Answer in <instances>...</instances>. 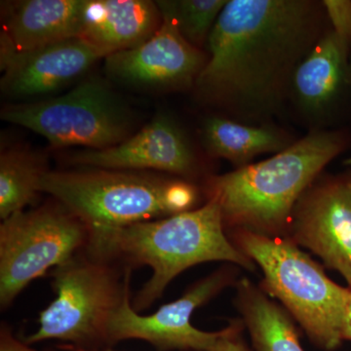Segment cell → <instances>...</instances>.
Segmentation results:
<instances>
[{
    "label": "cell",
    "instance_id": "1",
    "mask_svg": "<svg viewBox=\"0 0 351 351\" xmlns=\"http://www.w3.org/2000/svg\"><path fill=\"white\" fill-rule=\"evenodd\" d=\"M322 8L309 0L226 2L208 38L198 96L263 125L292 93L295 71L322 38Z\"/></svg>",
    "mask_w": 351,
    "mask_h": 351
},
{
    "label": "cell",
    "instance_id": "2",
    "mask_svg": "<svg viewBox=\"0 0 351 351\" xmlns=\"http://www.w3.org/2000/svg\"><path fill=\"white\" fill-rule=\"evenodd\" d=\"M88 241L94 257L119 258L151 267V279L134 301L138 311L160 298L176 276L193 265L219 261L252 272L258 269L228 237L214 200L166 218L117 228H89Z\"/></svg>",
    "mask_w": 351,
    "mask_h": 351
},
{
    "label": "cell",
    "instance_id": "3",
    "mask_svg": "<svg viewBox=\"0 0 351 351\" xmlns=\"http://www.w3.org/2000/svg\"><path fill=\"white\" fill-rule=\"evenodd\" d=\"M345 145L341 134L313 132L267 160L210 178L208 197L219 205L226 232L288 239L298 201Z\"/></svg>",
    "mask_w": 351,
    "mask_h": 351
},
{
    "label": "cell",
    "instance_id": "4",
    "mask_svg": "<svg viewBox=\"0 0 351 351\" xmlns=\"http://www.w3.org/2000/svg\"><path fill=\"white\" fill-rule=\"evenodd\" d=\"M263 272L260 287L280 302L314 346L332 351L343 343L351 290L332 281L324 267L290 239L246 230L226 232Z\"/></svg>",
    "mask_w": 351,
    "mask_h": 351
},
{
    "label": "cell",
    "instance_id": "5",
    "mask_svg": "<svg viewBox=\"0 0 351 351\" xmlns=\"http://www.w3.org/2000/svg\"><path fill=\"white\" fill-rule=\"evenodd\" d=\"M49 193L88 228H117L193 210L191 182L147 173L107 169L47 171L40 193Z\"/></svg>",
    "mask_w": 351,
    "mask_h": 351
},
{
    "label": "cell",
    "instance_id": "6",
    "mask_svg": "<svg viewBox=\"0 0 351 351\" xmlns=\"http://www.w3.org/2000/svg\"><path fill=\"white\" fill-rule=\"evenodd\" d=\"M94 258L73 257L56 267L53 286L57 298L40 313L38 331L25 343L60 339L85 350L108 343V326L130 283V271L120 284L113 270Z\"/></svg>",
    "mask_w": 351,
    "mask_h": 351
},
{
    "label": "cell",
    "instance_id": "7",
    "mask_svg": "<svg viewBox=\"0 0 351 351\" xmlns=\"http://www.w3.org/2000/svg\"><path fill=\"white\" fill-rule=\"evenodd\" d=\"M1 119L43 136L51 147H114L130 137L128 112L106 83L87 80L56 98L11 105Z\"/></svg>",
    "mask_w": 351,
    "mask_h": 351
},
{
    "label": "cell",
    "instance_id": "8",
    "mask_svg": "<svg viewBox=\"0 0 351 351\" xmlns=\"http://www.w3.org/2000/svg\"><path fill=\"white\" fill-rule=\"evenodd\" d=\"M89 239V228L68 209L19 212L0 226V302L8 306L34 279L64 265Z\"/></svg>",
    "mask_w": 351,
    "mask_h": 351
},
{
    "label": "cell",
    "instance_id": "9",
    "mask_svg": "<svg viewBox=\"0 0 351 351\" xmlns=\"http://www.w3.org/2000/svg\"><path fill=\"white\" fill-rule=\"evenodd\" d=\"M234 271L223 267L195 283L180 299L164 304L152 315H138L130 304L129 285L123 300L110 320L108 343L128 339H143L159 351H209L221 331L196 329L191 317L198 307L206 304L234 280Z\"/></svg>",
    "mask_w": 351,
    "mask_h": 351
},
{
    "label": "cell",
    "instance_id": "10",
    "mask_svg": "<svg viewBox=\"0 0 351 351\" xmlns=\"http://www.w3.org/2000/svg\"><path fill=\"white\" fill-rule=\"evenodd\" d=\"M288 239L341 274L351 290V177L318 178L295 204Z\"/></svg>",
    "mask_w": 351,
    "mask_h": 351
},
{
    "label": "cell",
    "instance_id": "11",
    "mask_svg": "<svg viewBox=\"0 0 351 351\" xmlns=\"http://www.w3.org/2000/svg\"><path fill=\"white\" fill-rule=\"evenodd\" d=\"M161 17L160 27L145 43L105 58L108 75L149 89L179 90L195 85L206 55L182 38L167 16L161 14Z\"/></svg>",
    "mask_w": 351,
    "mask_h": 351
},
{
    "label": "cell",
    "instance_id": "12",
    "mask_svg": "<svg viewBox=\"0 0 351 351\" xmlns=\"http://www.w3.org/2000/svg\"><path fill=\"white\" fill-rule=\"evenodd\" d=\"M69 162L94 169L157 170L181 177L197 172V160L181 128L166 115H157L142 130L105 149H83Z\"/></svg>",
    "mask_w": 351,
    "mask_h": 351
},
{
    "label": "cell",
    "instance_id": "13",
    "mask_svg": "<svg viewBox=\"0 0 351 351\" xmlns=\"http://www.w3.org/2000/svg\"><path fill=\"white\" fill-rule=\"evenodd\" d=\"M106 55L86 40L73 38L24 54L0 57L1 90L13 99L54 93L86 73Z\"/></svg>",
    "mask_w": 351,
    "mask_h": 351
},
{
    "label": "cell",
    "instance_id": "14",
    "mask_svg": "<svg viewBox=\"0 0 351 351\" xmlns=\"http://www.w3.org/2000/svg\"><path fill=\"white\" fill-rule=\"evenodd\" d=\"M84 0H24L7 4L0 57L24 54L80 38Z\"/></svg>",
    "mask_w": 351,
    "mask_h": 351
},
{
    "label": "cell",
    "instance_id": "15",
    "mask_svg": "<svg viewBox=\"0 0 351 351\" xmlns=\"http://www.w3.org/2000/svg\"><path fill=\"white\" fill-rule=\"evenodd\" d=\"M162 23L156 2L147 0H84L80 38L106 57L140 45Z\"/></svg>",
    "mask_w": 351,
    "mask_h": 351
},
{
    "label": "cell",
    "instance_id": "16",
    "mask_svg": "<svg viewBox=\"0 0 351 351\" xmlns=\"http://www.w3.org/2000/svg\"><path fill=\"white\" fill-rule=\"evenodd\" d=\"M234 304L254 351H306L294 318L247 278L235 282Z\"/></svg>",
    "mask_w": 351,
    "mask_h": 351
},
{
    "label": "cell",
    "instance_id": "17",
    "mask_svg": "<svg viewBox=\"0 0 351 351\" xmlns=\"http://www.w3.org/2000/svg\"><path fill=\"white\" fill-rule=\"evenodd\" d=\"M348 48L334 32H328L300 64L292 94L307 112L324 110L339 94L346 80Z\"/></svg>",
    "mask_w": 351,
    "mask_h": 351
},
{
    "label": "cell",
    "instance_id": "18",
    "mask_svg": "<svg viewBox=\"0 0 351 351\" xmlns=\"http://www.w3.org/2000/svg\"><path fill=\"white\" fill-rule=\"evenodd\" d=\"M202 136L212 156L228 159L239 168L260 154L280 152L290 145L285 134L269 125L245 124L221 117L205 121Z\"/></svg>",
    "mask_w": 351,
    "mask_h": 351
},
{
    "label": "cell",
    "instance_id": "19",
    "mask_svg": "<svg viewBox=\"0 0 351 351\" xmlns=\"http://www.w3.org/2000/svg\"><path fill=\"white\" fill-rule=\"evenodd\" d=\"M47 171L36 154L11 149L0 156V217L6 219L24 211L40 193L41 179Z\"/></svg>",
    "mask_w": 351,
    "mask_h": 351
},
{
    "label": "cell",
    "instance_id": "20",
    "mask_svg": "<svg viewBox=\"0 0 351 351\" xmlns=\"http://www.w3.org/2000/svg\"><path fill=\"white\" fill-rule=\"evenodd\" d=\"M226 0H177L156 1L162 15L176 25L182 38L197 49L207 44Z\"/></svg>",
    "mask_w": 351,
    "mask_h": 351
},
{
    "label": "cell",
    "instance_id": "21",
    "mask_svg": "<svg viewBox=\"0 0 351 351\" xmlns=\"http://www.w3.org/2000/svg\"><path fill=\"white\" fill-rule=\"evenodd\" d=\"M321 4L331 22L332 32L348 47L351 43V1L324 0Z\"/></svg>",
    "mask_w": 351,
    "mask_h": 351
},
{
    "label": "cell",
    "instance_id": "22",
    "mask_svg": "<svg viewBox=\"0 0 351 351\" xmlns=\"http://www.w3.org/2000/svg\"><path fill=\"white\" fill-rule=\"evenodd\" d=\"M244 324L241 319H232L209 351H254L243 338Z\"/></svg>",
    "mask_w": 351,
    "mask_h": 351
},
{
    "label": "cell",
    "instance_id": "23",
    "mask_svg": "<svg viewBox=\"0 0 351 351\" xmlns=\"http://www.w3.org/2000/svg\"><path fill=\"white\" fill-rule=\"evenodd\" d=\"M0 351H38L32 350L27 346V343H22L14 338L10 332L6 330L1 332V339H0Z\"/></svg>",
    "mask_w": 351,
    "mask_h": 351
},
{
    "label": "cell",
    "instance_id": "24",
    "mask_svg": "<svg viewBox=\"0 0 351 351\" xmlns=\"http://www.w3.org/2000/svg\"><path fill=\"white\" fill-rule=\"evenodd\" d=\"M343 341H351V298L346 311L345 324L343 330Z\"/></svg>",
    "mask_w": 351,
    "mask_h": 351
},
{
    "label": "cell",
    "instance_id": "25",
    "mask_svg": "<svg viewBox=\"0 0 351 351\" xmlns=\"http://www.w3.org/2000/svg\"><path fill=\"white\" fill-rule=\"evenodd\" d=\"M73 351H96V350H77V348H71ZM105 351H113V350H105Z\"/></svg>",
    "mask_w": 351,
    "mask_h": 351
}]
</instances>
